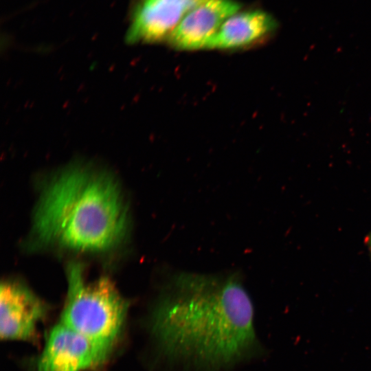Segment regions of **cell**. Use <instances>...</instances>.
Segmentation results:
<instances>
[{"label": "cell", "instance_id": "obj_8", "mask_svg": "<svg viewBox=\"0 0 371 371\" xmlns=\"http://www.w3.org/2000/svg\"><path fill=\"white\" fill-rule=\"evenodd\" d=\"M277 27L274 17L264 10L238 11L226 19L207 49L231 50L251 47L268 38Z\"/></svg>", "mask_w": 371, "mask_h": 371}, {"label": "cell", "instance_id": "obj_9", "mask_svg": "<svg viewBox=\"0 0 371 371\" xmlns=\"http://www.w3.org/2000/svg\"><path fill=\"white\" fill-rule=\"evenodd\" d=\"M370 245H371V240H370Z\"/></svg>", "mask_w": 371, "mask_h": 371}, {"label": "cell", "instance_id": "obj_1", "mask_svg": "<svg viewBox=\"0 0 371 371\" xmlns=\"http://www.w3.org/2000/svg\"><path fill=\"white\" fill-rule=\"evenodd\" d=\"M149 328L166 357L203 370L232 366L257 344L253 304L235 274L174 275L152 311Z\"/></svg>", "mask_w": 371, "mask_h": 371}, {"label": "cell", "instance_id": "obj_6", "mask_svg": "<svg viewBox=\"0 0 371 371\" xmlns=\"http://www.w3.org/2000/svg\"><path fill=\"white\" fill-rule=\"evenodd\" d=\"M203 0H139L126 34L131 43L168 41L185 15Z\"/></svg>", "mask_w": 371, "mask_h": 371}, {"label": "cell", "instance_id": "obj_4", "mask_svg": "<svg viewBox=\"0 0 371 371\" xmlns=\"http://www.w3.org/2000/svg\"><path fill=\"white\" fill-rule=\"evenodd\" d=\"M113 346L58 323L49 333L36 371H86L102 366Z\"/></svg>", "mask_w": 371, "mask_h": 371}, {"label": "cell", "instance_id": "obj_5", "mask_svg": "<svg viewBox=\"0 0 371 371\" xmlns=\"http://www.w3.org/2000/svg\"><path fill=\"white\" fill-rule=\"evenodd\" d=\"M45 303L25 285L14 281L0 289V336L5 340L32 341L46 316Z\"/></svg>", "mask_w": 371, "mask_h": 371}, {"label": "cell", "instance_id": "obj_3", "mask_svg": "<svg viewBox=\"0 0 371 371\" xmlns=\"http://www.w3.org/2000/svg\"><path fill=\"white\" fill-rule=\"evenodd\" d=\"M67 295L60 323L113 346L125 322L127 301L106 276L87 282L83 267L78 262L67 266Z\"/></svg>", "mask_w": 371, "mask_h": 371}, {"label": "cell", "instance_id": "obj_7", "mask_svg": "<svg viewBox=\"0 0 371 371\" xmlns=\"http://www.w3.org/2000/svg\"><path fill=\"white\" fill-rule=\"evenodd\" d=\"M240 8L235 0H203L185 15L167 42L178 50L207 49L223 23Z\"/></svg>", "mask_w": 371, "mask_h": 371}, {"label": "cell", "instance_id": "obj_2", "mask_svg": "<svg viewBox=\"0 0 371 371\" xmlns=\"http://www.w3.org/2000/svg\"><path fill=\"white\" fill-rule=\"evenodd\" d=\"M128 207L115 179L88 167L57 174L38 201L33 234L43 245L104 251L120 245L128 229Z\"/></svg>", "mask_w": 371, "mask_h": 371}]
</instances>
